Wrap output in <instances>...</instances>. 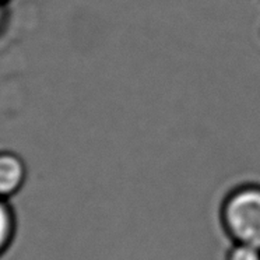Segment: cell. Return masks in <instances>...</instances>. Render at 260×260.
I'll return each instance as SVG.
<instances>
[{
	"label": "cell",
	"instance_id": "8992f818",
	"mask_svg": "<svg viewBox=\"0 0 260 260\" xmlns=\"http://www.w3.org/2000/svg\"><path fill=\"white\" fill-rule=\"evenodd\" d=\"M0 2H2V0H0Z\"/></svg>",
	"mask_w": 260,
	"mask_h": 260
},
{
	"label": "cell",
	"instance_id": "6da1fadb",
	"mask_svg": "<svg viewBox=\"0 0 260 260\" xmlns=\"http://www.w3.org/2000/svg\"><path fill=\"white\" fill-rule=\"evenodd\" d=\"M220 221L232 242L260 249V185L245 183L232 189L221 203Z\"/></svg>",
	"mask_w": 260,
	"mask_h": 260
},
{
	"label": "cell",
	"instance_id": "5b68a950",
	"mask_svg": "<svg viewBox=\"0 0 260 260\" xmlns=\"http://www.w3.org/2000/svg\"><path fill=\"white\" fill-rule=\"evenodd\" d=\"M3 21V10H2V6H0V24Z\"/></svg>",
	"mask_w": 260,
	"mask_h": 260
},
{
	"label": "cell",
	"instance_id": "7a4b0ae2",
	"mask_svg": "<svg viewBox=\"0 0 260 260\" xmlns=\"http://www.w3.org/2000/svg\"><path fill=\"white\" fill-rule=\"evenodd\" d=\"M25 165L20 157L10 153L0 154V199L7 200L23 187Z\"/></svg>",
	"mask_w": 260,
	"mask_h": 260
},
{
	"label": "cell",
	"instance_id": "3957f363",
	"mask_svg": "<svg viewBox=\"0 0 260 260\" xmlns=\"http://www.w3.org/2000/svg\"><path fill=\"white\" fill-rule=\"evenodd\" d=\"M16 231V220L6 200L0 199V256L12 245Z\"/></svg>",
	"mask_w": 260,
	"mask_h": 260
},
{
	"label": "cell",
	"instance_id": "277c9868",
	"mask_svg": "<svg viewBox=\"0 0 260 260\" xmlns=\"http://www.w3.org/2000/svg\"><path fill=\"white\" fill-rule=\"evenodd\" d=\"M225 260H260V249L245 245V243H234L228 249Z\"/></svg>",
	"mask_w": 260,
	"mask_h": 260
}]
</instances>
